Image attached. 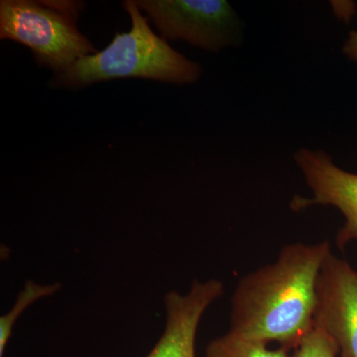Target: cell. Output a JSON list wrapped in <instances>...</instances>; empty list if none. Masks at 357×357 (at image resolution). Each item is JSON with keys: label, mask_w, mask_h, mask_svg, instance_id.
I'll return each mask as SVG.
<instances>
[{"label": "cell", "mask_w": 357, "mask_h": 357, "mask_svg": "<svg viewBox=\"0 0 357 357\" xmlns=\"http://www.w3.org/2000/svg\"><path fill=\"white\" fill-rule=\"evenodd\" d=\"M331 244L296 243L276 261L241 279L231 297L229 332L294 349L314 326L317 285Z\"/></svg>", "instance_id": "obj_1"}, {"label": "cell", "mask_w": 357, "mask_h": 357, "mask_svg": "<svg viewBox=\"0 0 357 357\" xmlns=\"http://www.w3.org/2000/svg\"><path fill=\"white\" fill-rule=\"evenodd\" d=\"M123 7L130 16V31L115 35L102 51L79 59L56 74L54 86L79 88L124 77L177 84L195 83L199 79V65L174 50L163 37L152 31L137 2L128 0Z\"/></svg>", "instance_id": "obj_2"}, {"label": "cell", "mask_w": 357, "mask_h": 357, "mask_svg": "<svg viewBox=\"0 0 357 357\" xmlns=\"http://www.w3.org/2000/svg\"><path fill=\"white\" fill-rule=\"evenodd\" d=\"M77 3L2 0L0 38L25 45L39 66L63 72L79 59L96 53L77 30Z\"/></svg>", "instance_id": "obj_3"}, {"label": "cell", "mask_w": 357, "mask_h": 357, "mask_svg": "<svg viewBox=\"0 0 357 357\" xmlns=\"http://www.w3.org/2000/svg\"><path fill=\"white\" fill-rule=\"evenodd\" d=\"M163 38L218 52L236 43L241 20L225 0H141Z\"/></svg>", "instance_id": "obj_4"}, {"label": "cell", "mask_w": 357, "mask_h": 357, "mask_svg": "<svg viewBox=\"0 0 357 357\" xmlns=\"http://www.w3.org/2000/svg\"><path fill=\"white\" fill-rule=\"evenodd\" d=\"M314 326L332 337L342 357H357V271L333 252L319 272Z\"/></svg>", "instance_id": "obj_5"}, {"label": "cell", "mask_w": 357, "mask_h": 357, "mask_svg": "<svg viewBox=\"0 0 357 357\" xmlns=\"http://www.w3.org/2000/svg\"><path fill=\"white\" fill-rule=\"evenodd\" d=\"M312 198L295 196L290 206L301 211L311 206H332L344 215L345 222L337 236V245L344 249L357 241V174L347 172L333 163L332 157L321 150L303 148L294 155Z\"/></svg>", "instance_id": "obj_6"}, {"label": "cell", "mask_w": 357, "mask_h": 357, "mask_svg": "<svg viewBox=\"0 0 357 357\" xmlns=\"http://www.w3.org/2000/svg\"><path fill=\"white\" fill-rule=\"evenodd\" d=\"M223 284L217 279L195 280L188 293L169 291L164 296V332L146 357H196V337L204 312L220 299Z\"/></svg>", "instance_id": "obj_7"}, {"label": "cell", "mask_w": 357, "mask_h": 357, "mask_svg": "<svg viewBox=\"0 0 357 357\" xmlns=\"http://www.w3.org/2000/svg\"><path fill=\"white\" fill-rule=\"evenodd\" d=\"M284 347L271 349L265 342L248 340L229 332L211 340L206 357H289Z\"/></svg>", "instance_id": "obj_8"}, {"label": "cell", "mask_w": 357, "mask_h": 357, "mask_svg": "<svg viewBox=\"0 0 357 357\" xmlns=\"http://www.w3.org/2000/svg\"><path fill=\"white\" fill-rule=\"evenodd\" d=\"M61 288L62 285L59 282L46 285L32 280L26 282L24 288L18 294L15 304L10 311L0 318V357H4L7 344L13 335V326L22 312L37 301L55 295Z\"/></svg>", "instance_id": "obj_9"}, {"label": "cell", "mask_w": 357, "mask_h": 357, "mask_svg": "<svg viewBox=\"0 0 357 357\" xmlns=\"http://www.w3.org/2000/svg\"><path fill=\"white\" fill-rule=\"evenodd\" d=\"M335 340L323 328L312 326L311 331L294 349L292 357H337Z\"/></svg>", "instance_id": "obj_10"}, {"label": "cell", "mask_w": 357, "mask_h": 357, "mask_svg": "<svg viewBox=\"0 0 357 357\" xmlns=\"http://www.w3.org/2000/svg\"><path fill=\"white\" fill-rule=\"evenodd\" d=\"M342 51L349 59L357 62V31L349 33V38L345 42Z\"/></svg>", "instance_id": "obj_11"}]
</instances>
